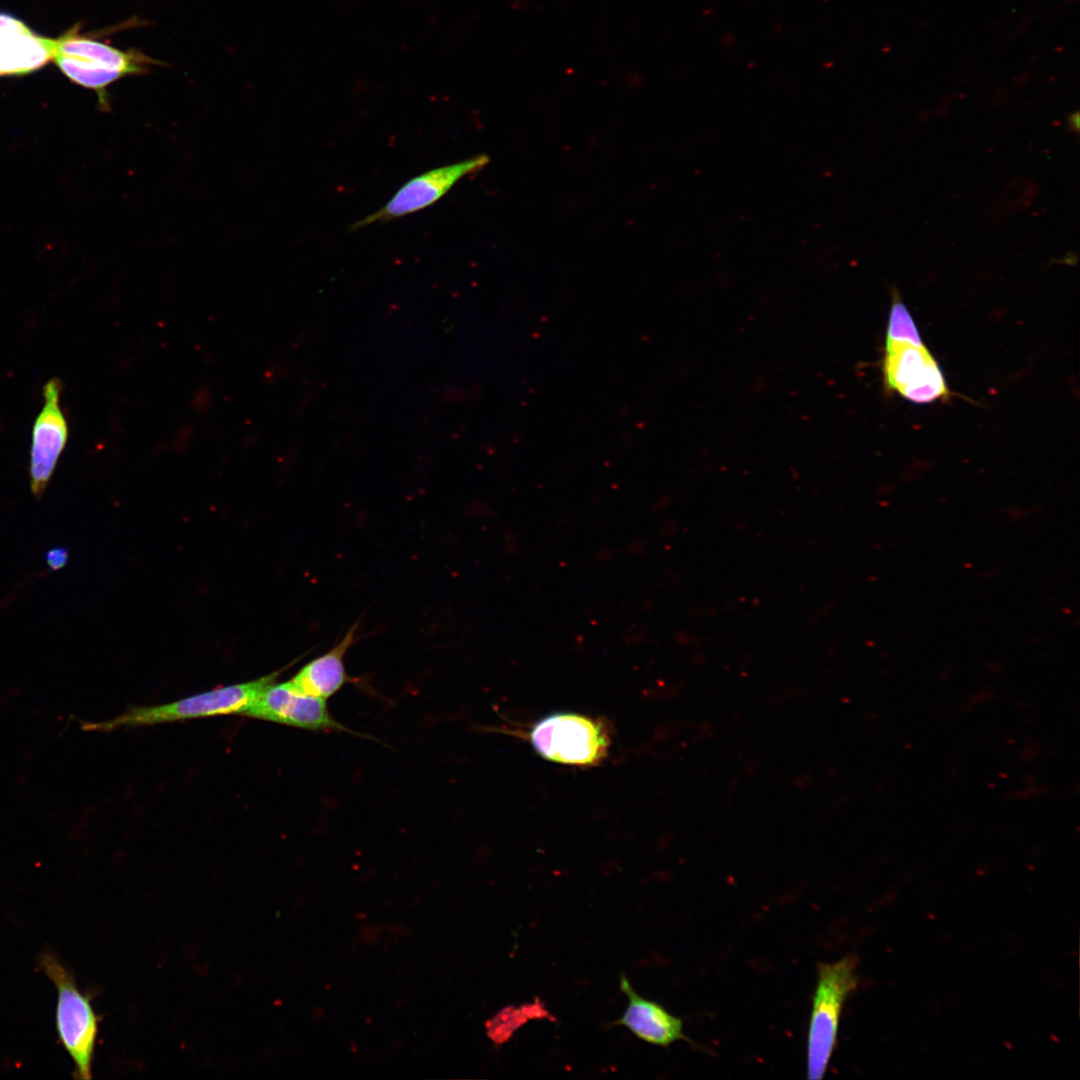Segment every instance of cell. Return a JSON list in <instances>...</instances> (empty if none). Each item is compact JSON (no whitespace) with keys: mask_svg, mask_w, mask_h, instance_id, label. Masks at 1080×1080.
Segmentation results:
<instances>
[{"mask_svg":"<svg viewBox=\"0 0 1080 1080\" xmlns=\"http://www.w3.org/2000/svg\"><path fill=\"white\" fill-rule=\"evenodd\" d=\"M882 374L889 392L914 403H931L950 395L941 367L922 341L897 290L888 317Z\"/></svg>","mask_w":1080,"mask_h":1080,"instance_id":"6da1fadb","label":"cell"},{"mask_svg":"<svg viewBox=\"0 0 1080 1080\" xmlns=\"http://www.w3.org/2000/svg\"><path fill=\"white\" fill-rule=\"evenodd\" d=\"M51 57L69 80L97 94L103 110L110 109L107 89L111 84L161 65L136 48L122 50L75 29L52 39Z\"/></svg>","mask_w":1080,"mask_h":1080,"instance_id":"7a4b0ae2","label":"cell"},{"mask_svg":"<svg viewBox=\"0 0 1080 1080\" xmlns=\"http://www.w3.org/2000/svg\"><path fill=\"white\" fill-rule=\"evenodd\" d=\"M38 964L57 990L58 1039L74 1063L76 1077L91 1079L99 1026L91 998L78 989L73 974L51 950L40 953Z\"/></svg>","mask_w":1080,"mask_h":1080,"instance_id":"3957f363","label":"cell"},{"mask_svg":"<svg viewBox=\"0 0 1080 1080\" xmlns=\"http://www.w3.org/2000/svg\"><path fill=\"white\" fill-rule=\"evenodd\" d=\"M856 958L818 965L807 1038V1078L822 1079L835 1049L840 1016L857 986Z\"/></svg>","mask_w":1080,"mask_h":1080,"instance_id":"277c9868","label":"cell"},{"mask_svg":"<svg viewBox=\"0 0 1080 1080\" xmlns=\"http://www.w3.org/2000/svg\"><path fill=\"white\" fill-rule=\"evenodd\" d=\"M278 675L279 671L256 680L213 689L166 704L134 706L118 717L99 724L98 728L111 730L219 715H241L269 683L277 680Z\"/></svg>","mask_w":1080,"mask_h":1080,"instance_id":"5b68a950","label":"cell"},{"mask_svg":"<svg viewBox=\"0 0 1080 1080\" xmlns=\"http://www.w3.org/2000/svg\"><path fill=\"white\" fill-rule=\"evenodd\" d=\"M544 759L572 766H592L603 760L610 745L606 724L600 719L556 712L537 721L526 734Z\"/></svg>","mask_w":1080,"mask_h":1080,"instance_id":"8992f818","label":"cell"},{"mask_svg":"<svg viewBox=\"0 0 1080 1080\" xmlns=\"http://www.w3.org/2000/svg\"><path fill=\"white\" fill-rule=\"evenodd\" d=\"M488 162L487 155L479 154L419 174L402 185L384 206L353 223L349 230L354 232L423 210L439 201L463 177L478 172Z\"/></svg>","mask_w":1080,"mask_h":1080,"instance_id":"52a82bcc","label":"cell"},{"mask_svg":"<svg viewBox=\"0 0 1080 1080\" xmlns=\"http://www.w3.org/2000/svg\"><path fill=\"white\" fill-rule=\"evenodd\" d=\"M241 715L304 730L361 736L335 719L325 700L298 692L289 681L269 683Z\"/></svg>","mask_w":1080,"mask_h":1080,"instance_id":"ba28073f","label":"cell"},{"mask_svg":"<svg viewBox=\"0 0 1080 1080\" xmlns=\"http://www.w3.org/2000/svg\"><path fill=\"white\" fill-rule=\"evenodd\" d=\"M61 391L62 383L58 378H52L44 385V405L33 424L30 487L38 499L43 495L68 439V425L60 407Z\"/></svg>","mask_w":1080,"mask_h":1080,"instance_id":"9c48e42d","label":"cell"},{"mask_svg":"<svg viewBox=\"0 0 1080 1080\" xmlns=\"http://www.w3.org/2000/svg\"><path fill=\"white\" fill-rule=\"evenodd\" d=\"M619 988L628 1003L612 1025L625 1027L651 1045L668 1047L676 1041H689L683 1032L682 1020L659 1003L641 996L624 973L619 976Z\"/></svg>","mask_w":1080,"mask_h":1080,"instance_id":"30bf717a","label":"cell"},{"mask_svg":"<svg viewBox=\"0 0 1080 1080\" xmlns=\"http://www.w3.org/2000/svg\"><path fill=\"white\" fill-rule=\"evenodd\" d=\"M52 39L33 32L20 19L0 13V76L24 75L51 57Z\"/></svg>","mask_w":1080,"mask_h":1080,"instance_id":"8fae6325","label":"cell"},{"mask_svg":"<svg viewBox=\"0 0 1080 1080\" xmlns=\"http://www.w3.org/2000/svg\"><path fill=\"white\" fill-rule=\"evenodd\" d=\"M357 627L358 624L352 626L333 648L305 664L289 680L291 686L304 695L326 701L346 684L355 683L357 680L347 673L345 656L357 639Z\"/></svg>","mask_w":1080,"mask_h":1080,"instance_id":"7c38bea8","label":"cell"},{"mask_svg":"<svg viewBox=\"0 0 1080 1080\" xmlns=\"http://www.w3.org/2000/svg\"><path fill=\"white\" fill-rule=\"evenodd\" d=\"M68 561V552L63 547H54L47 551L46 562L52 570L63 568Z\"/></svg>","mask_w":1080,"mask_h":1080,"instance_id":"4fadbf2b","label":"cell"}]
</instances>
